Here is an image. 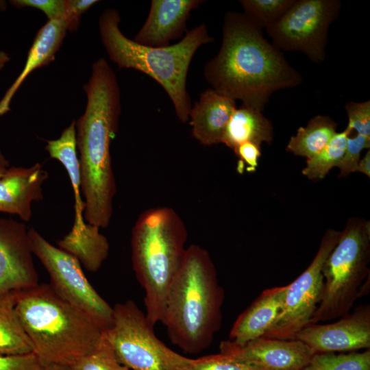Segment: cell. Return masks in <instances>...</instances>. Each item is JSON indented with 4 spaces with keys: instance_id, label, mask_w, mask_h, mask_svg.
<instances>
[{
    "instance_id": "obj_26",
    "label": "cell",
    "mask_w": 370,
    "mask_h": 370,
    "mask_svg": "<svg viewBox=\"0 0 370 370\" xmlns=\"http://www.w3.org/2000/svg\"><path fill=\"white\" fill-rule=\"evenodd\" d=\"M302 370H370V349L362 352L317 353Z\"/></svg>"
},
{
    "instance_id": "obj_36",
    "label": "cell",
    "mask_w": 370,
    "mask_h": 370,
    "mask_svg": "<svg viewBox=\"0 0 370 370\" xmlns=\"http://www.w3.org/2000/svg\"><path fill=\"white\" fill-rule=\"evenodd\" d=\"M356 171L360 172L367 177H370V150L366 152L362 158H360Z\"/></svg>"
},
{
    "instance_id": "obj_7",
    "label": "cell",
    "mask_w": 370,
    "mask_h": 370,
    "mask_svg": "<svg viewBox=\"0 0 370 370\" xmlns=\"http://www.w3.org/2000/svg\"><path fill=\"white\" fill-rule=\"evenodd\" d=\"M370 223L359 217L348 219L338 243L322 268V298L310 323L349 313L364 280L369 275Z\"/></svg>"
},
{
    "instance_id": "obj_21",
    "label": "cell",
    "mask_w": 370,
    "mask_h": 370,
    "mask_svg": "<svg viewBox=\"0 0 370 370\" xmlns=\"http://www.w3.org/2000/svg\"><path fill=\"white\" fill-rule=\"evenodd\" d=\"M271 121L262 111L241 105L232 112L225 127L222 142L233 151L240 145L250 142L261 146L271 144L273 139Z\"/></svg>"
},
{
    "instance_id": "obj_4",
    "label": "cell",
    "mask_w": 370,
    "mask_h": 370,
    "mask_svg": "<svg viewBox=\"0 0 370 370\" xmlns=\"http://www.w3.org/2000/svg\"><path fill=\"white\" fill-rule=\"evenodd\" d=\"M16 312L43 366L72 367L91 353L104 330L90 316L62 299L49 284L15 291Z\"/></svg>"
},
{
    "instance_id": "obj_42",
    "label": "cell",
    "mask_w": 370,
    "mask_h": 370,
    "mask_svg": "<svg viewBox=\"0 0 370 370\" xmlns=\"http://www.w3.org/2000/svg\"><path fill=\"white\" fill-rule=\"evenodd\" d=\"M7 169H1L0 168V178L3 176V175L5 173Z\"/></svg>"
},
{
    "instance_id": "obj_17",
    "label": "cell",
    "mask_w": 370,
    "mask_h": 370,
    "mask_svg": "<svg viewBox=\"0 0 370 370\" xmlns=\"http://www.w3.org/2000/svg\"><path fill=\"white\" fill-rule=\"evenodd\" d=\"M236 108V100L213 88L205 90L189 112L192 136L204 146L221 143L225 127Z\"/></svg>"
},
{
    "instance_id": "obj_8",
    "label": "cell",
    "mask_w": 370,
    "mask_h": 370,
    "mask_svg": "<svg viewBox=\"0 0 370 370\" xmlns=\"http://www.w3.org/2000/svg\"><path fill=\"white\" fill-rule=\"evenodd\" d=\"M153 326L129 299L113 306V322L103 336L119 362L130 370H186L190 358L162 342Z\"/></svg>"
},
{
    "instance_id": "obj_19",
    "label": "cell",
    "mask_w": 370,
    "mask_h": 370,
    "mask_svg": "<svg viewBox=\"0 0 370 370\" xmlns=\"http://www.w3.org/2000/svg\"><path fill=\"white\" fill-rule=\"evenodd\" d=\"M67 29L62 22L48 21L38 32L29 51L25 65L0 101V116L10 110V103L17 89L35 69L50 63L59 50Z\"/></svg>"
},
{
    "instance_id": "obj_20",
    "label": "cell",
    "mask_w": 370,
    "mask_h": 370,
    "mask_svg": "<svg viewBox=\"0 0 370 370\" xmlns=\"http://www.w3.org/2000/svg\"><path fill=\"white\" fill-rule=\"evenodd\" d=\"M45 149L50 157L60 161L67 171L75 201L74 222L71 231L81 232L86 223L83 216L84 202L81 195V171L77 153L75 121H72L58 139L48 140Z\"/></svg>"
},
{
    "instance_id": "obj_35",
    "label": "cell",
    "mask_w": 370,
    "mask_h": 370,
    "mask_svg": "<svg viewBox=\"0 0 370 370\" xmlns=\"http://www.w3.org/2000/svg\"><path fill=\"white\" fill-rule=\"evenodd\" d=\"M97 2V1L95 0H66L67 20L66 27L67 31H76L82 14Z\"/></svg>"
},
{
    "instance_id": "obj_11",
    "label": "cell",
    "mask_w": 370,
    "mask_h": 370,
    "mask_svg": "<svg viewBox=\"0 0 370 370\" xmlns=\"http://www.w3.org/2000/svg\"><path fill=\"white\" fill-rule=\"evenodd\" d=\"M341 232L328 229L318 251L307 269L286 285L280 312L270 328L261 337L293 340L310 321L320 303L323 291L322 268L338 241Z\"/></svg>"
},
{
    "instance_id": "obj_31",
    "label": "cell",
    "mask_w": 370,
    "mask_h": 370,
    "mask_svg": "<svg viewBox=\"0 0 370 370\" xmlns=\"http://www.w3.org/2000/svg\"><path fill=\"white\" fill-rule=\"evenodd\" d=\"M348 117L347 128L357 134L370 138V101H349L345 105Z\"/></svg>"
},
{
    "instance_id": "obj_25",
    "label": "cell",
    "mask_w": 370,
    "mask_h": 370,
    "mask_svg": "<svg viewBox=\"0 0 370 370\" xmlns=\"http://www.w3.org/2000/svg\"><path fill=\"white\" fill-rule=\"evenodd\" d=\"M352 133V131L347 127L343 131L336 132L319 153L306 160L302 174L312 180L323 179L333 167L338 164L346 148L347 138Z\"/></svg>"
},
{
    "instance_id": "obj_38",
    "label": "cell",
    "mask_w": 370,
    "mask_h": 370,
    "mask_svg": "<svg viewBox=\"0 0 370 370\" xmlns=\"http://www.w3.org/2000/svg\"><path fill=\"white\" fill-rule=\"evenodd\" d=\"M369 290V277L368 278V280H366L365 283H362L361 286L359 288L358 293V297H360L363 295H366L368 294V291Z\"/></svg>"
},
{
    "instance_id": "obj_29",
    "label": "cell",
    "mask_w": 370,
    "mask_h": 370,
    "mask_svg": "<svg viewBox=\"0 0 370 370\" xmlns=\"http://www.w3.org/2000/svg\"><path fill=\"white\" fill-rule=\"evenodd\" d=\"M186 370H259L221 353L190 358Z\"/></svg>"
},
{
    "instance_id": "obj_18",
    "label": "cell",
    "mask_w": 370,
    "mask_h": 370,
    "mask_svg": "<svg viewBox=\"0 0 370 370\" xmlns=\"http://www.w3.org/2000/svg\"><path fill=\"white\" fill-rule=\"evenodd\" d=\"M286 286L263 291L236 319L230 332V339L242 345L262 336L278 317Z\"/></svg>"
},
{
    "instance_id": "obj_2",
    "label": "cell",
    "mask_w": 370,
    "mask_h": 370,
    "mask_svg": "<svg viewBox=\"0 0 370 370\" xmlns=\"http://www.w3.org/2000/svg\"><path fill=\"white\" fill-rule=\"evenodd\" d=\"M84 90L86 107L75 121L84 218L89 224L106 228L112 218L116 192L110 148L121 110L116 77L106 59L101 58L92 64Z\"/></svg>"
},
{
    "instance_id": "obj_6",
    "label": "cell",
    "mask_w": 370,
    "mask_h": 370,
    "mask_svg": "<svg viewBox=\"0 0 370 370\" xmlns=\"http://www.w3.org/2000/svg\"><path fill=\"white\" fill-rule=\"evenodd\" d=\"M187 238L184 221L169 207L145 210L133 227L132 267L145 291V313L153 325L163 321L167 293L183 263Z\"/></svg>"
},
{
    "instance_id": "obj_3",
    "label": "cell",
    "mask_w": 370,
    "mask_h": 370,
    "mask_svg": "<svg viewBox=\"0 0 370 370\" xmlns=\"http://www.w3.org/2000/svg\"><path fill=\"white\" fill-rule=\"evenodd\" d=\"M224 297L208 251L188 246L166 299L162 323L171 342L190 354L207 349L221 328Z\"/></svg>"
},
{
    "instance_id": "obj_34",
    "label": "cell",
    "mask_w": 370,
    "mask_h": 370,
    "mask_svg": "<svg viewBox=\"0 0 370 370\" xmlns=\"http://www.w3.org/2000/svg\"><path fill=\"white\" fill-rule=\"evenodd\" d=\"M43 365L34 354L0 355V370H41Z\"/></svg>"
},
{
    "instance_id": "obj_40",
    "label": "cell",
    "mask_w": 370,
    "mask_h": 370,
    "mask_svg": "<svg viewBox=\"0 0 370 370\" xmlns=\"http://www.w3.org/2000/svg\"><path fill=\"white\" fill-rule=\"evenodd\" d=\"M9 166V162L4 157L3 153L0 150V168L1 169H8Z\"/></svg>"
},
{
    "instance_id": "obj_12",
    "label": "cell",
    "mask_w": 370,
    "mask_h": 370,
    "mask_svg": "<svg viewBox=\"0 0 370 370\" xmlns=\"http://www.w3.org/2000/svg\"><path fill=\"white\" fill-rule=\"evenodd\" d=\"M314 354L370 349V306H359L336 322L309 323L295 336Z\"/></svg>"
},
{
    "instance_id": "obj_9",
    "label": "cell",
    "mask_w": 370,
    "mask_h": 370,
    "mask_svg": "<svg viewBox=\"0 0 370 370\" xmlns=\"http://www.w3.org/2000/svg\"><path fill=\"white\" fill-rule=\"evenodd\" d=\"M33 255L50 277L53 290L64 301L90 316L104 330L113 322L112 307L92 287L80 262L72 255L51 244L36 230H28Z\"/></svg>"
},
{
    "instance_id": "obj_27",
    "label": "cell",
    "mask_w": 370,
    "mask_h": 370,
    "mask_svg": "<svg viewBox=\"0 0 370 370\" xmlns=\"http://www.w3.org/2000/svg\"><path fill=\"white\" fill-rule=\"evenodd\" d=\"M295 0H241L244 14L262 29L277 23Z\"/></svg>"
},
{
    "instance_id": "obj_1",
    "label": "cell",
    "mask_w": 370,
    "mask_h": 370,
    "mask_svg": "<svg viewBox=\"0 0 370 370\" xmlns=\"http://www.w3.org/2000/svg\"><path fill=\"white\" fill-rule=\"evenodd\" d=\"M204 75L214 90L262 112L273 92L302 82L262 29L234 12L225 15L221 48L206 63Z\"/></svg>"
},
{
    "instance_id": "obj_15",
    "label": "cell",
    "mask_w": 370,
    "mask_h": 370,
    "mask_svg": "<svg viewBox=\"0 0 370 370\" xmlns=\"http://www.w3.org/2000/svg\"><path fill=\"white\" fill-rule=\"evenodd\" d=\"M204 1L152 0L148 16L134 40L151 47H165L186 30L192 10Z\"/></svg>"
},
{
    "instance_id": "obj_14",
    "label": "cell",
    "mask_w": 370,
    "mask_h": 370,
    "mask_svg": "<svg viewBox=\"0 0 370 370\" xmlns=\"http://www.w3.org/2000/svg\"><path fill=\"white\" fill-rule=\"evenodd\" d=\"M38 284L26 225L0 218V295Z\"/></svg>"
},
{
    "instance_id": "obj_10",
    "label": "cell",
    "mask_w": 370,
    "mask_h": 370,
    "mask_svg": "<svg viewBox=\"0 0 370 370\" xmlns=\"http://www.w3.org/2000/svg\"><path fill=\"white\" fill-rule=\"evenodd\" d=\"M341 7L339 0H295L267 32L280 51H300L321 64L325 58L329 27Z\"/></svg>"
},
{
    "instance_id": "obj_32",
    "label": "cell",
    "mask_w": 370,
    "mask_h": 370,
    "mask_svg": "<svg viewBox=\"0 0 370 370\" xmlns=\"http://www.w3.org/2000/svg\"><path fill=\"white\" fill-rule=\"evenodd\" d=\"M10 2L17 8L29 7L38 9L46 14L49 21L62 22L66 27V0H14Z\"/></svg>"
},
{
    "instance_id": "obj_5",
    "label": "cell",
    "mask_w": 370,
    "mask_h": 370,
    "mask_svg": "<svg viewBox=\"0 0 370 370\" xmlns=\"http://www.w3.org/2000/svg\"><path fill=\"white\" fill-rule=\"evenodd\" d=\"M121 17L116 9L104 10L99 18L102 43L110 59L119 69L139 71L156 81L166 91L182 123L191 109L186 79L197 50L213 41L202 23L186 33L178 42L165 47H151L127 38L119 29Z\"/></svg>"
},
{
    "instance_id": "obj_24",
    "label": "cell",
    "mask_w": 370,
    "mask_h": 370,
    "mask_svg": "<svg viewBox=\"0 0 370 370\" xmlns=\"http://www.w3.org/2000/svg\"><path fill=\"white\" fill-rule=\"evenodd\" d=\"M337 123L329 116L317 115L300 127L287 144L286 151L309 159L319 153L336 134Z\"/></svg>"
},
{
    "instance_id": "obj_28",
    "label": "cell",
    "mask_w": 370,
    "mask_h": 370,
    "mask_svg": "<svg viewBox=\"0 0 370 370\" xmlns=\"http://www.w3.org/2000/svg\"><path fill=\"white\" fill-rule=\"evenodd\" d=\"M71 368L73 370H130L119 362L103 334L97 347Z\"/></svg>"
},
{
    "instance_id": "obj_39",
    "label": "cell",
    "mask_w": 370,
    "mask_h": 370,
    "mask_svg": "<svg viewBox=\"0 0 370 370\" xmlns=\"http://www.w3.org/2000/svg\"><path fill=\"white\" fill-rule=\"evenodd\" d=\"M9 60V55L3 51H0V70L4 67Z\"/></svg>"
},
{
    "instance_id": "obj_23",
    "label": "cell",
    "mask_w": 370,
    "mask_h": 370,
    "mask_svg": "<svg viewBox=\"0 0 370 370\" xmlns=\"http://www.w3.org/2000/svg\"><path fill=\"white\" fill-rule=\"evenodd\" d=\"M14 292L0 295V355L33 353L30 339L16 312Z\"/></svg>"
},
{
    "instance_id": "obj_41",
    "label": "cell",
    "mask_w": 370,
    "mask_h": 370,
    "mask_svg": "<svg viewBox=\"0 0 370 370\" xmlns=\"http://www.w3.org/2000/svg\"><path fill=\"white\" fill-rule=\"evenodd\" d=\"M6 8V3L5 1H0V12L4 10Z\"/></svg>"
},
{
    "instance_id": "obj_22",
    "label": "cell",
    "mask_w": 370,
    "mask_h": 370,
    "mask_svg": "<svg viewBox=\"0 0 370 370\" xmlns=\"http://www.w3.org/2000/svg\"><path fill=\"white\" fill-rule=\"evenodd\" d=\"M99 227L86 223L81 232L70 231L58 243L60 249L78 260L90 272H96L108 256L110 245Z\"/></svg>"
},
{
    "instance_id": "obj_30",
    "label": "cell",
    "mask_w": 370,
    "mask_h": 370,
    "mask_svg": "<svg viewBox=\"0 0 370 370\" xmlns=\"http://www.w3.org/2000/svg\"><path fill=\"white\" fill-rule=\"evenodd\" d=\"M350 135L347 138L344 154L336 166L340 170V176L343 177L356 171L361 151L370 147V138L359 134L354 136Z\"/></svg>"
},
{
    "instance_id": "obj_13",
    "label": "cell",
    "mask_w": 370,
    "mask_h": 370,
    "mask_svg": "<svg viewBox=\"0 0 370 370\" xmlns=\"http://www.w3.org/2000/svg\"><path fill=\"white\" fill-rule=\"evenodd\" d=\"M220 353L259 370H302L314 352L293 339L259 337L239 345L230 340L221 342Z\"/></svg>"
},
{
    "instance_id": "obj_33",
    "label": "cell",
    "mask_w": 370,
    "mask_h": 370,
    "mask_svg": "<svg viewBox=\"0 0 370 370\" xmlns=\"http://www.w3.org/2000/svg\"><path fill=\"white\" fill-rule=\"evenodd\" d=\"M234 152L238 158L236 169L239 173L242 174L245 171L253 172L256 169L261 156V146L247 142L238 146Z\"/></svg>"
},
{
    "instance_id": "obj_37",
    "label": "cell",
    "mask_w": 370,
    "mask_h": 370,
    "mask_svg": "<svg viewBox=\"0 0 370 370\" xmlns=\"http://www.w3.org/2000/svg\"><path fill=\"white\" fill-rule=\"evenodd\" d=\"M41 370H73L71 367L59 365V364H49L43 366Z\"/></svg>"
},
{
    "instance_id": "obj_16",
    "label": "cell",
    "mask_w": 370,
    "mask_h": 370,
    "mask_svg": "<svg viewBox=\"0 0 370 370\" xmlns=\"http://www.w3.org/2000/svg\"><path fill=\"white\" fill-rule=\"evenodd\" d=\"M47 178L48 173L39 163L27 168H8L0 178V212L29 221L32 203L43 199L42 186Z\"/></svg>"
}]
</instances>
